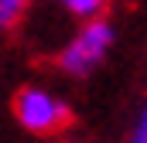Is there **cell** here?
Returning <instances> with one entry per match:
<instances>
[{"label":"cell","mask_w":147,"mask_h":143,"mask_svg":"<svg viewBox=\"0 0 147 143\" xmlns=\"http://www.w3.org/2000/svg\"><path fill=\"white\" fill-rule=\"evenodd\" d=\"M34 7H38V0H0V34L17 31L31 17Z\"/></svg>","instance_id":"obj_4"},{"label":"cell","mask_w":147,"mask_h":143,"mask_svg":"<svg viewBox=\"0 0 147 143\" xmlns=\"http://www.w3.org/2000/svg\"><path fill=\"white\" fill-rule=\"evenodd\" d=\"M51 143H86L82 136H72V133H62V136H55Z\"/></svg>","instance_id":"obj_6"},{"label":"cell","mask_w":147,"mask_h":143,"mask_svg":"<svg viewBox=\"0 0 147 143\" xmlns=\"http://www.w3.org/2000/svg\"><path fill=\"white\" fill-rule=\"evenodd\" d=\"M10 116L24 133L41 136V140H55V136L69 133V126H72V106L58 92H51L48 85H38V82L21 85L10 96Z\"/></svg>","instance_id":"obj_2"},{"label":"cell","mask_w":147,"mask_h":143,"mask_svg":"<svg viewBox=\"0 0 147 143\" xmlns=\"http://www.w3.org/2000/svg\"><path fill=\"white\" fill-rule=\"evenodd\" d=\"M123 143H147V99L137 106V112H134V119H130V130H127Z\"/></svg>","instance_id":"obj_5"},{"label":"cell","mask_w":147,"mask_h":143,"mask_svg":"<svg viewBox=\"0 0 147 143\" xmlns=\"http://www.w3.org/2000/svg\"><path fill=\"white\" fill-rule=\"evenodd\" d=\"M113 44H116V27L110 17H96V21H82L75 24V31L55 51V68L69 78H89L92 72H99L110 58Z\"/></svg>","instance_id":"obj_1"},{"label":"cell","mask_w":147,"mask_h":143,"mask_svg":"<svg viewBox=\"0 0 147 143\" xmlns=\"http://www.w3.org/2000/svg\"><path fill=\"white\" fill-rule=\"evenodd\" d=\"M58 14H65L69 21L82 24V21H96V17H106L113 0H48Z\"/></svg>","instance_id":"obj_3"}]
</instances>
